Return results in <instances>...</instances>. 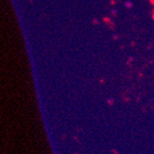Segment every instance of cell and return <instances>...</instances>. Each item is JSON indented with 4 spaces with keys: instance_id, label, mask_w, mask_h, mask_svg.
<instances>
[{
    "instance_id": "1",
    "label": "cell",
    "mask_w": 154,
    "mask_h": 154,
    "mask_svg": "<svg viewBox=\"0 0 154 154\" xmlns=\"http://www.w3.org/2000/svg\"><path fill=\"white\" fill-rule=\"evenodd\" d=\"M125 6H127L128 8H132V3H131V2H129V1H128L127 3H125Z\"/></svg>"
}]
</instances>
